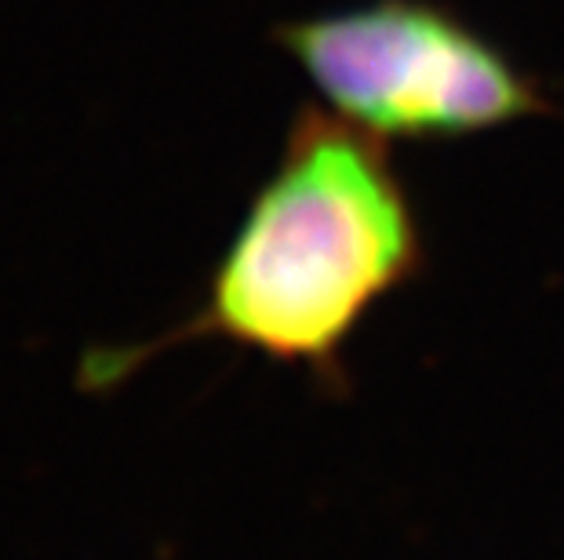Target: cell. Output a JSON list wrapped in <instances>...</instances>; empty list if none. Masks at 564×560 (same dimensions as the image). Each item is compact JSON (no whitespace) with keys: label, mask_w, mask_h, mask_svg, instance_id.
<instances>
[{"label":"cell","mask_w":564,"mask_h":560,"mask_svg":"<svg viewBox=\"0 0 564 560\" xmlns=\"http://www.w3.org/2000/svg\"><path fill=\"white\" fill-rule=\"evenodd\" d=\"M423 266L412 197L387 139L306 106L278 168L251 197L197 314L135 345L80 361L84 389H113L150 356L189 339H226L270 361L335 375L365 314Z\"/></svg>","instance_id":"cell-1"},{"label":"cell","mask_w":564,"mask_h":560,"mask_svg":"<svg viewBox=\"0 0 564 560\" xmlns=\"http://www.w3.org/2000/svg\"><path fill=\"white\" fill-rule=\"evenodd\" d=\"M332 113L379 139H466L546 110L528 77L481 30L434 0H371L278 30Z\"/></svg>","instance_id":"cell-2"}]
</instances>
